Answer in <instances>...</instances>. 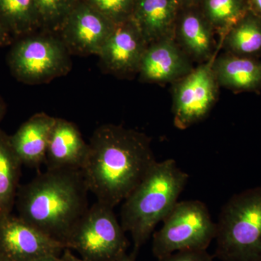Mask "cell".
<instances>
[{"label": "cell", "instance_id": "6da1fadb", "mask_svg": "<svg viewBox=\"0 0 261 261\" xmlns=\"http://www.w3.org/2000/svg\"><path fill=\"white\" fill-rule=\"evenodd\" d=\"M150 139L114 124L94 130L82 171L97 202L114 208L123 202L156 162Z\"/></svg>", "mask_w": 261, "mask_h": 261}, {"label": "cell", "instance_id": "7a4b0ae2", "mask_svg": "<svg viewBox=\"0 0 261 261\" xmlns=\"http://www.w3.org/2000/svg\"><path fill=\"white\" fill-rule=\"evenodd\" d=\"M89 192L82 170L47 169L18 190V217L66 248L89 207Z\"/></svg>", "mask_w": 261, "mask_h": 261}, {"label": "cell", "instance_id": "3957f363", "mask_svg": "<svg viewBox=\"0 0 261 261\" xmlns=\"http://www.w3.org/2000/svg\"><path fill=\"white\" fill-rule=\"evenodd\" d=\"M189 180L176 161L154 163L123 202L121 224L133 240L135 252L147 243L157 225L167 217Z\"/></svg>", "mask_w": 261, "mask_h": 261}, {"label": "cell", "instance_id": "277c9868", "mask_svg": "<svg viewBox=\"0 0 261 261\" xmlns=\"http://www.w3.org/2000/svg\"><path fill=\"white\" fill-rule=\"evenodd\" d=\"M216 257L261 261V186L231 197L216 222Z\"/></svg>", "mask_w": 261, "mask_h": 261}, {"label": "cell", "instance_id": "5b68a950", "mask_svg": "<svg viewBox=\"0 0 261 261\" xmlns=\"http://www.w3.org/2000/svg\"><path fill=\"white\" fill-rule=\"evenodd\" d=\"M70 53L59 36L51 32L20 37L8 56L10 71L23 83H47L67 74L71 68Z\"/></svg>", "mask_w": 261, "mask_h": 261}, {"label": "cell", "instance_id": "8992f818", "mask_svg": "<svg viewBox=\"0 0 261 261\" xmlns=\"http://www.w3.org/2000/svg\"><path fill=\"white\" fill-rule=\"evenodd\" d=\"M163 222L152 240L157 259L183 250H207L216 238V222L200 200L178 202Z\"/></svg>", "mask_w": 261, "mask_h": 261}, {"label": "cell", "instance_id": "52a82bcc", "mask_svg": "<svg viewBox=\"0 0 261 261\" xmlns=\"http://www.w3.org/2000/svg\"><path fill=\"white\" fill-rule=\"evenodd\" d=\"M128 241L113 207L96 202L74 228L66 244L87 261H117L126 254Z\"/></svg>", "mask_w": 261, "mask_h": 261}, {"label": "cell", "instance_id": "ba28073f", "mask_svg": "<svg viewBox=\"0 0 261 261\" xmlns=\"http://www.w3.org/2000/svg\"><path fill=\"white\" fill-rule=\"evenodd\" d=\"M215 58L172 84L173 123L178 129L205 119L217 102L220 87L213 68Z\"/></svg>", "mask_w": 261, "mask_h": 261}, {"label": "cell", "instance_id": "9c48e42d", "mask_svg": "<svg viewBox=\"0 0 261 261\" xmlns=\"http://www.w3.org/2000/svg\"><path fill=\"white\" fill-rule=\"evenodd\" d=\"M116 24L80 0L65 19L58 36L70 54H99Z\"/></svg>", "mask_w": 261, "mask_h": 261}, {"label": "cell", "instance_id": "30bf717a", "mask_svg": "<svg viewBox=\"0 0 261 261\" xmlns=\"http://www.w3.org/2000/svg\"><path fill=\"white\" fill-rule=\"evenodd\" d=\"M65 249L63 244L18 216L5 215L0 224V252L10 261H31L50 255L61 256Z\"/></svg>", "mask_w": 261, "mask_h": 261}, {"label": "cell", "instance_id": "8fae6325", "mask_svg": "<svg viewBox=\"0 0 261 261\" xmlns=\"http://www.w3.org/2000/svg\"><path fill=\"white\" fill-rule=\"evenodd\" d=\"M148 44L132 19L116 24L114 30L98 54L105 71L119 78L138 75Z\"/></svg>", "mask_w": 261, "mask_h": 261}, {"label": "cell", "instance_id": "7c38bea8", "mask_svg": "<svg viewBox=\"0 0 261 261\" xmlns=\"http://www.w3.org/2000/svg\"><path fill=\"white\" fill-rule=\"evenodd\" d=\"M195 68L173 38H166L147 46L139 69L141 82L164 85L173 84Z\"/></svg>", "mask_w": 261, "mask_h": 261}, {"label": "cell", "instance_id": "4fadbf2b", "mask_svg": "<svg viewBox=\"0 0 261 261\" xmlns=\"http://www.w3.org/2000/svg\"><path fill=\"white\" fill-rule=\"evenodd\" d=\"M178 13L173 39L193 63H205L217 56L219 51L212 25L202 10L184 8Z\"/></svg>", "mask_w": 261, "mask_h": 261}, {"label": "cell", "instance_id": "5bb4252c", "mask_svg": "<svg viewBox=\"0 0 261 261\" xmlns=\"http://www.w3.org/2000/svg\"><path fill=\"white\" fill-rule=\"evenodd\" d=\"M88 152L89 144L76 125L56 118L46 154L47 169L82 170Z\"/></svg>", "mask_w": 261, "mask_h": 261}, {"label": "cell", "instance_id": "9a60e30c", "mask_svg": "<svg viewBox=\"0 0 261 261\" xmlns=\"http://www.w3.org/2000/svg\"><path fill=\"white\" fill-rule=\"evenodd\" d=\"M56 120L46 113H37L23 123L14 135L10 136L11 145L22 164L36 168L44 164Z\"/></svg>", "mask_w": 261, "mask_h": 261}, {"label": "cell", "instance_id": "2e32d148", "mask_svg": "<svg viewBox=\"0 0 261 261\" xmlns=\"http://www.w3.org/2000/svg\"><path fill=\"white\" fill-rule=\"evenodd\" d=\"M179 11L176 0H137L132 19L149 44L173 38Z\"/></svg>", "mask_w": 261, "mask_h": 261}, {"label": "cell", "instance_id": "e0dca14e", "mask_svg": "<svg viewBox=\"0 0 261 261\" xmlns=\"http://www.w3.org/2000/svg\"><path fill=\"white\" fill-rule=\"evenodd\" d=\"M220 87L235 93L261 92V61L224 53L213 62Z\"/></svg>", "mask_w": 261, "mask_h": 261}, {"label": "cell", "instance_id": "ac0fdd59", "mask_svg": "<svg viewBox=\"0 0 261 261\" xmlns=\"http://www.w3.org/2000/svg\"><path fill=\"white\" fill-rule=\"evenodd\" d=\"M224 53L243 58L260 59L261 18L250 10L225 35L220 44Z\"/></svg>", "mask_w": 261, "mask_h": 261}, {"label": "cell", "instance_id": "d6986e66", "mask_svg": "<svg viewBox=\"0 0 261 261\" xmlns=\"http://www.w3.org/2000/svg\"><path fill=\"white\" fill-rule=\"evenodd\" d=\"M22 165L10 136L0 130V212L3 214H11L15 203Z\"/></svg>", "mask_w": 261, "mask_h": 261}, {"label": "cell", "instance_id": "ffe728a7", "mask_svg": "<svg viewBox=\"0 0 261 261\" xmlns=\"http://www.w3.org/2000/svg\"><path fill=\"white\" fill-rule=\"evenodd\" d=\"M0 24L12 37H24L42 29L35 0H0Z\"/></svg>", "mask_w": 261, "mask_h": 261}, {"label": "cell", "instance_id": "44dd1931", "mask_svg": "<svg viewBox=\"0 0 261 261\" xmlns=\"http://www.w3.org/2000/svg\"><path fill=\"white\" fill-rule=\"evenodd\" d=\"M202 11L219 36L218 46L233 25L249 11L247 0H202Z\"/></svg>", "mask_w": 261, "mask_h": 261}, {"label": "cell", "instance_id": "7402d4cb", "mask_svg": "<svg viewBox=\"0 0 261 261\" xmlns=\"http://www.w3.org/2000/svg\"><path fill=\"white\" fill-rule=\"evenodd\" d=\"M80 0H35L42 29L58 32L65 19Z\"/></svg>", "mask_w": 261, "mask_h": 261}, {"label": "cell", "instance_id": "603a6c76", "mask_svg": "<svg viewBox=\"0 0 261 261\" xmlns=\"http://www.w3.org/2000/svg\"><path fill=\"white\" fill-rule=\"evenodd\" d=\"M92 8L118 24L132 18L137 0H83Z\"/></svg>", "mask_w": 261, "mask_h": 261}, {"label": "cell", "instance_id": "cb8c5ba5", "mask_svg": "<svg viewBox=\"0 0 261 261\" xmlns=\"http://www.w3.org/2000/svg\"><path fill=\"white\" fill-rule=\"evenodd\" d=\"M158 261H214L207 250H183L158 258Z\"/></svg>", "mask_w": 261, "mask_h": 261}, {"label": "cell", "instance_id": "d4e9b609", "mask_svg": "<svg viewBox=\"0 0 261 261\" xmlns=\"http://www.w3.org/2000/svg\"><path fill=\"white\" fill-rule=\"evenodd\" d=\"M249 10L261 18V0H247Z\"/></svg>", "mask_w": 261, "mask_h": 261}, {"label": "cell", "instance_id": "484cf974", "mask_svg": "<svg viewBox=\"0 0 261 261\" xmlns=\"http://www.w3.org/2000/svg\"><path fill=\"white\" fill-rule=\"evenodd\" d=\"M12 37H13L0 24V47L9 44Z\"/></svg>", "mask_w": 261, "mask_h": 261}, {"label": "cell", "instance_id": "4316f807", "mask_svg": "<svg viewBox=\"0 0 261 261\" xmlns=\"http://www.w3.org/2000/svg\"><path fill=\"white\" fill-rule=\"evenodd\" d=\"M61 256L63 261H87L84 260L82 257L75 256L74 254L72 252L71 250L68 248H65L63 250Z\"/></svg>", "mask_w": 261, "mask_h": 261}, {"label": "cell", "instance_id": "83f0119b", "mask_svg": "<svg viewBox=\"0 0 261 261\" xmlns=\"http://www.w3.org/2000/svg\"><path fill=\"white\" fill-rule=\"evenodd\" d=\"M202 0H176L178 5H179L180 9L181 8H193L196 5L199 3H202Z\"/></svg>", "mask_w": 261, "mask_h": 261}, {"label": "cell", "instance_id": "f1b7e54d", "mask_svg": "<svg viewBox=\"0 0 261 261\" xmlns=\"http://www.w3.org/2000/svg\"><path fill=\"white\" fill-rule=\"evenodd\" d=\"M31 261H63L61 256H57V255H50V256H45L39 257V258L34 259Z\"/></svg>", "mask_w": 261, "mask_h": 261}, {"label": "cell", "instance_id": "f546056e", "mask_svg": "<svg viewBox=\"0 0 261 261\" xmlns=\"http://www.w3.org/2000/svg\"><path fill=\"white\" fill-rule=\"evenodd\" d=\"M5 111H6V106L3 99L0 97V121L3 119L5 114Z\"/></svg>", "mask_w": 261, "mask_h": 261}, {"label": "cell", "instance_id": "4dcf8cb0", "mask_svg": "<svg viewBox=\"0 0 261 261\" xmlns=\"http://www.w3.org/2000/svg\"><path fill=\"white\" fill-rule=\"evenodd\" d=\"M117 261H135V258H134V255H128L126 254H125L123 256H122L119 260Z\"/></svg>", "mask_w": 261, "mask_h": 261}, {"label": "cell", "instance_id": "1f68e13d", "mask_svg": "<svg viewBox=\"0 0 261 261\" xmlns=\"http://www.w3.org/2000/svg\"><path fill=\"white\" fill-rule=\"evenodd\" d=\"M0 261H10L6 257L0 252Z\"/></svg>", "mask_w": 261, "mask_h": 261}, {"label": "cell", "instance_id": "d6a6232c", "mask_svg": "<svg viewBox=\"0 0 261 261\" xmlns=\"http://www.w3.org/2000/svg\"><path fill=\"white\" fill-rule=\"evenodd\" d=\"M5 215H6V214H3V213L0 212V224H1L2 221H3V217H4Z\"/></svg>", "mask_w": 261, "mask_h": 261}]
</instances>
